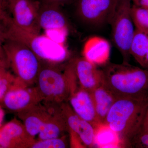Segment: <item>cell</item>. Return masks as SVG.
Here are the masks:
<instances>
[{
  "label": "cell",
  "mask_w": 148,
  "mask_h": 148,
  "mask_svg": "<svg viewBox=\"0 0 148 148\" xmlns=\"http://www.w3.org/2000/svg\"><path fill=\"white\" fill-rule=\"evenodd\" d=\"M104 67L103 84L117 98L148 101V70L123 62Z\"/></svg>",
  "instance_id": "6da1fadb"
},
{
  "label": "cell",
  "mask_w": 148,
  "mask_h": 148,
  "mask_svg": "<svg viewBox=\"0 0 148 148\" xmlns=\"http://www.w3.org/2000/svg\"><path fill=\"white\" fill-rule=\"evenodd\" d=\"M148 106V101L119 98L112 106L104 124L116 133L123 147L131 148L142 129Z\"/></svg>",
  "instance_id": "7a4b0ae2"
},
{
  "label": "cell",
  "mask_w": 148,
  "mask_h": 148,
  "mask_svg": "<svg viewBox=\"0 0 148 148\" xmlns=\"http://www.w3.org/2000/svg\"><path fill=\"white\" fill-rule=\"evenodd\" d=\"M8 26L6 38L26 45L43 63L57 65L67 59L68 52L64 44L55 42L45 34L41 35L21 29L12 23Z\"/></svg>",
  "instance_id": "3957f363"
},
{
  "label": "cell",
  "mask_w": 148,
  "mask_h": 148,
  "mask_svg": "<svg viewBox=\"0 0 148 148\" xmlns=\"http://www.w3.org/2000/svg\"><path fill=\"white\" fill-rule=\"evenodd\" d=\"M6 59L14 75L24 84H36L42 62L30 49L16 41L6 39L3 44Z\"/></svg>",
  "instance_id": "277c9868"
},
{
  "label": "cell",
  "mask_w": 148,
  "mask_h": 148,
  "mask_svg": "<svg viewBox=\"0 0 148 148\" xmlns=\"http://www.w3.org/2000/svg\"><path fill=\"white\" fill-rule=\"evenodd\" d=\"M36 87L46 106H56L68 102L70 95V83L65 70L61 71L56 65L42 63Z\"/></svg>",
  "instance_id": "5b68a950"
},
{
  "label": "cell",
  "mask_w": 148,
  "mask_h": 148,
  "mask_svg": "<svg viewBox=\"0 0 148 148\" xmlns=\"http://www.w3.org/2000/svg\"><path fill=\"white\" fill-rule=\"evenodd\" d=\"M131 3V0H119L108 22L113 41L126 63H129L131 56L130 45L135 31L130 14Z\"/></svg>",
  "instance_id": "8992f818"
},
{
  "label": "cell",
  "mask_w": 148,
  "mask_h": 148,
  "mask_svg": "<svg viewBox=\"0 0 148 148\" xmlns=\"http://www.w3.org/2000/svg\"><path fill=\"white\" fill-rule=\"evenodd\" d=\"M69 134L70 146L73 148H92L95 146V128L90 123L78 116L68 102L59 106Z\"/></svg>",
  "instance_id": "52a82bcc"
},
{
  "label": "cell",
  "mask_w": 148,
  "mask_h": 148,
  "mask_svg": "<svg viewBox=\"0 0 148 148\" xmlns=\"http://www.w3.org/2000/svg\"><path fill=\"white\" fill-rule=\"evenodd\" d=\"M119 0H76V12L85 24L98 27L106 23L113 12Z\"/></svg>",
  "instance_id": "ba28073f"
},
{
  "label": "cell",
  "mask_w": 148,
  "mask_h": 148,
  "mask_svg": "<svg viewBox=\"0 0 148 148\" xmlns=\"http://www.w3.org/2000/svg\"><path fill=\"white\" fill-rule=\"evenodd\" d=\"M41 102V99L36 86L26 85L16 77L1 104L5 110L17 114Z\"/></svg>",
  "instance_id": "9c48e42d"
},
{
  "label": "cell",
  "mask_w": 148,
  "mask_h": 148,
  "mask_svg": "<svg viewBox=\"0 0 148 148\" xmlns=\"http://www.w3.org/2000/svg\"><path fill=\"white\" fill-rule=\"evenodd\" d=\"M41 2L35 0H18L10 6L12 23L21 29L40 33L38 14Z\"/></svg>",
  "instance_id": "30bf717a"
},
{
  "label": "cell",
  "mask_w": 148,
  "mask_h": 148,
  "mask_svg": "<svg viewBox=\"0 0 148 148\" xmlns=\"http://www.w3.org/2000/svg\"><path fill=\"white\" fill-rule=\"evenodd\" d=\"M68 102L78 116L90 123L95 128L100 125L90 92L81 87L78 83L71 86Z\"/></svg>",
  "instance_id": "8fae6325"
},
{
  "label": "cell",
  "mask_w": 148,
  "mask_h": 148,
  "mask_svg": "<svg viewBox=\"0 0 148 148\" xmlns=\"http://www.w3.org/2000/svg\"><path fill=\"white\" fill-rule=\"evenodd\" d=\"M35 140L16 118L0 127V148H30Z\"/></svg>",
  "instance_id": "7c38bea8"
},
{
  "label": "cell",
  "mask_w": 148,
  "mask_h": 148,
  "mask_svg": "<svg viewBox=\"0 0 148 148\" xmlns=\"http://www.w3.org/2000/svg\"><path fill=\"white\" fill-rule=\"evenodd\" d=\"M74 66L79 86L91 92L104 83L102 70L86 60L84 57L74 59Z\"/></svg>",
  "instance_id": "4fadbf2b"
},
{
  "label": "cell",
  "mask_w": 148,
  "mask_h": 148,
  "mask_svg": "<svg viewBox=\"0 0 148 148\" xmlns=\"http://www.w3.org/2000/svg\"><path fill=\"white\" fill-rule=\"evenodd\" d=\"M51 109L40 103L26 110L17 114L27 133L35 139L38 135L43 125L50 115Z\"/></svg>",
  "instance_id": "5bb4252c"
},
{
  "label": "cell",
  "mask_w": 148,
  "mask_h": 148,
  "mask_svg": "<svg viewBox=\"0 0 148 148\" xmlns=\"http://www.w3.org/2000/svg\"><path fill=\"white\" fill-rule=\"evenodd\" d=\"M111 46L107 40L101 37L89 38L84 46L83 57L96 66L108 64L110 55Z\"/></svg>",
  "instance_id": "9a60e30c"
},
{
  "label": "cell",
  "mask_w": 148,
  "mask_h": 148,
  "mask_svg": "<svg viewBox=\"0 0 148 148\" xmlns=\"http://www.w3.org/2000/svg\"><path fill=\"white\" fill-rule=\"evenodd\" d=\"M59 106H49L51 113L43 125L37 140L59 138L68 132L66 122L60 112Z\"/></svg>",
  "instance_id": "2e32d148"
},
{
  "label": "cell",
  "mask_w": 148,
  "mask_h": 148,
  "mask_svg": "<svg viewBox=\"0 0 148 148\" xmlns=\"http://www.w3.org/2000/svg\"><path fill=\"white\" fill-rule=\"evenodd\" d=\"M59 6L41 3L39 11L38 23L45 31L68 29L66 17Z\"/></svg>",
  "instance_id": "e0dca14e"
},
{
  "label": "cell",
  "mask_w": 148,
  "mask_h": 148,
  "mask_svg": "<svg viewBox=\"0 0 148 148\" xmlns=\"http://www.w3.org/2000/svg\"><path fill=\"white\" fill-rule=\"evenodd\" d=\"M90 92L98 122L104 124L109 111L117 98L103 84Z\"/></svg>",
  "instance_id": "ac0fdd59"
},
{
  "label": "cell",
  "mask_w": 148,
  "mask_h": 148,
  "mask_svg": "<svg viewBox=\"0 0 148 148\" xmlns=\"http://www.w3.org/2000/svg\"><path fill=\"white\" fill-rule=\"evenodd\" d=\"M95 143L99 148H123L116 133L105 124L95 128Z\"/></svg>",
  "instance_id": "d6986e66"
},
{
  "label": "cell",
  "mask_w": 148,
  "mask_h": 148,
  "mask_svg": "<svg viewBox=\"0 0 148 148\" xmlns=\"http://www.w3.org/2000/svg\"><path fill=\"white\" fill-rule=\"evenodd\" d=\"M148 50V35L135 29L130 47V53L143 68Z\"/></svg>",
  "instance_id": "ffe728a7"
},
{
  "label": "cell",
  "mask_w": 148,
  "mask_h": 148,
  "mask_svg": "<svg viewBox=\"0 0 148 148\" xmlns=\"http://www.w3.org/2000/svg\"><path fill=\"white\" fill-rule=\"evenodd\" d=\"M131 17L136 29L148 35V9L132 5Z\"/></svg>",
  "instance_id": "44dd1931"
},
{
  "label": "cell",
  "mask_w": 148,
  "mask_h": 148,
  "mask_svg": "<svg viewBox=\"0 0 148 148\" xmlns=\"http://www.w3.org/2000/svg\"><path fill=\"white\" fill-rule=\"evenodd\" d=\"M67 134L59 138L44 140H35L30 148H65L69 146Z\"/></svg>",
  "instance_id": "7402d4cb"
},
{
  "label": "cell",
  "mask_w": 148,
  "mask_h": 148,
  "mask_svg": "<svg viewBox=\"0 0 148 148\" xmlns=\"http://www.w3.org/2000/svg\"><path fill=\"white\" fill-rule=\"evenodd\" d=\"M16 77L9 71L0 80V103L6 92L13 85Z\"/></svg>",
  "instance_id": "603a6c76"
},
{
  "label": "cell",
  "mask_w": 148,
  "mask_h": 148,
  "mask_svg": "<svg viewBox=\"0 0 148 148\" xmlns=\"http://www.w3.org/2000/svg\"><path fill=\"white\" fill-rule=\"evenodd\" d=\"M45 34L53 41L64 44L68 34V29H56L45 31Z\"/></svg>",
  "instance_id": "cb8c5ba5"
},
{
  "label": "cell",
  "mask_w": 148,
  "mask_h": 148,
  "mask_svg": "<svg viewBox=\"0 0 148 148\" xmlns=\"http://www.w3.org/2000/svg\"><path fill=\"white\" fill-rule=\"evenodd\" d=\"M131 148H148V132L140 130L132 140Z\"/></svg>",
  "instance_id": "d4e9b609"
},
{
  "label": "cell",
  "mask_w": 148,
  "mask_h": 148,
  "mask_svg": "<svg viewBox=\"0 0 148 148\" xmlns=\"http://www.w3.org/2000/svg\"><path fill=\"white\" fill-rule=\"evenodd\" d=\"M6 31L0 25V60H6L3 44L6 39Z\"/></svg>",
  "instance_id": "484cf974"
},
{
  "label": "cell",
  "mask_w": 148,
  "mask_h": 148,
  "mask_svg": "<svg viewBox=\"0 0 148 148\" xmlns=\"http://www.w3.org/2000/svg\"><path fill=\"white\" fill-rule=\"evenodd\" d=\"M41 3L61 6L69 4L75 0H39Z\"/></svg>",
  "instance_id": "4316f807"
},
{
  "label": "cell",
  "mask_w": 148,
  "mask_h": 148,
  "mask_svg": "<svg viewBox=\"0 0 148 148\" xmlns=\"http://www.w3.org/2000/svg\"><path fill=\"white\" fill-rule=\"evenodd\" d=\"M0 21H2L8 26L12 22V18L8 16L5 10L0 5Z\"/></svg>",
  "instance_id": "83f0119b"
},
{
  "label": "cell",
  "mask_w": 148,
  "mask_h": 148,
  "mask_svg": "<svg viewBox=\"0 0 148 148\" xmlns=\"http://www.w3.org/2000/svg\"><path fill=\"white\" fill-rule=\"evenodd\" d=\"M133 3V5L142 8L148 9V0H131Z\"/></svg>",
  "instance_id": "f1b7e54d"
},
{
  "label": "cell",
  "mask_w": 148,
  "mask_h": 148,
  "mask_svg": "<svg viewBox=\"0 0 148 148\" xmlns=\"http://www.w3.org/2000/svg\"><path fill=\"white\" fill-rule=\"evenodd\" d=\"M141 130L148 132V106Z\"/></svg>",
  "instance_id": "f546056e"
},
{
  "label": "cell",
  "mask_w": 148,
  "mask_h": 148,
  "mask_svg": "<svg viewBox=\"0 0 148 148\" xmlns=\"http://www.w3.org/2000/svg\"><path fill=\"white\" fill-rule=\"evenodd\" d=\"M5 115V110L0 103V127L4 124Z\"/></svg>",
  "instance_id": "4dcf8cb0"
},
{
  "label": "cell",
  "mask_w": 148,
  "mask_h": 148,
  "mask_svg": "<svg viewBox=\"0 0 148 148\" xmlns=\"http://www.w3.org/2000/svg\"><path fill=\"white\" fill-rule=\"evenodd\" d=\"M143 69L148 70V50L147 54H146L145 58L144 66H143Z\"/></svg>",
  "instance_id": "1f68e13d"
},
{
  "label": "cell",
  "mask_w": 148,
  "mask_h": 148,
  "mask_svg": "<svg viewBox=\"0 0 148 148\" xmlns=\"http://www.w3.org/2000/svg\"><path fill=\"white\" fill-rule=\"evenodd\" d=\"M0 5L2 7L5 9L7 8H8L5 0H0Z\"/></svg>",
  "instance_id": "d6a6232c"
},
{
  "label": "cell",
  "mask_w": 148,
  "mask_h": 148,
  "mask_svg": "<svg viewBox=\"0 0 148 148\" xmlns=\"http://www.w3.org/2000/svg\"><path fill=\"white\" fill-rule=\"evenodd\" d=\"M18 1V0H9L8 1V8H9L10 6L12 4L15 2L16 1Z\"/></svg>",
  "instance_id": "836d02e7"
},
{
  "label": "cell",
  "mask_w": 148,
  "mask_h": 148,
  "mask_svg": "<svg viewBox=\"0 0 148 148\" xmlns=\"http://www.w3.org/2000/svg\"><path fill=\"white\" fill-rule=\"evenodd\" d=\"M6 3L7 4L8 6V1L9 0H5Z\"/></svg>",
  "instance_id": "e575fe53"
}]
</instances>
